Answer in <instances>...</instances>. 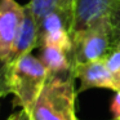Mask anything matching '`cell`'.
Masks as SVG:
<instances>
[{
	"mask_svg": "<svg viewBox=\"0 0 120 120\" xmlns=\"http://www.w3.org/2000/svg\"><path fill=\"white\" fill-rule=\"evenodd\" d=\"M105 62L114 79L116 92L120 90V44H114L105 56Z\"/></svg>",
	"mask_w": 120,
	"mask_h": 120,
	"instance_id": "11",
	"label": "cell"
},
{
	"mask_svg": "<svg viewBox=\"0 0 120 120\" xmlns=\"http://www.w3.org/2000/svg\"><path fill=\"white\" fill-rule=\"evenodd\" d=\"M5 66L9 92L14 96L13 106L31 114L49 75L47 67L40 58L31 53L21 57L12 65Z\"/></svg>",
	"mask_w": 120,
	"mask_h": 120,
	"instance_id": "2",
	"label": "cell"
},
{
	"mask_svg": "<svg viewBox=\"0 0 120 120\" xmlns=\"http://www.w3.org/2000/svg\"><path fill=\"white\" fill-rule=\"evenodd\" d=\"M107 21H109L110 29H111L112 43L120 44V0L114 1V4L111 5Z\"/></svg>",
	"mask_w": 120,
	"mask_h": 120,
	"instance_id": "12",
	"label": "cell"
},
{
	"mask_svg": "<svg viewBox=\"0 0 120 120\" xmlns=\"http://www.w3.org/2000/svg\"><path fill=\"white\" fill-rule=\"evenodd\" d=\"M52 45L71 53V25L61 9L45 16L39 22V47Z\"/></svg>",
	"mask_w": 120,
	"mask_h": 120,
	"instance_id": "5",
	"label": "cell"
},
{
	"mask_svg": "<svg viewBox=\"0 0 120 120\" xmlns=\"http://www.w3.org/2000/svg\"><path fill=\"white\" fill-rule=\"evenodd\" d=\"M110 109H111V112L114 115V117L120 119V90L115 92V96L112 97Z\"/></svg>",
	"mask_w": 120,
	"mask_h": 120,
	"instance_id": "15",
	"label": "cell"
},
{
	"mask_svg": "<svg viewBox=\"0 0 120 120\" xmlns=\"http://www.w3.org/2000/svg\"><path fill=\"white\" fill-rule=\"evenodd\" d=\"M38 47H39V25H38L36 19L34 18V16L31 14V12L29 11L27 5L25 4V17L22 21L21 29L18 31L11 54L5 61H3V63L8 66L12 65L21 57L30 54L32 49Z\"/></svg>",
	"mask_w": 120,
	"mask_h": 120,
	"instance_id": "8",
	"label": "cell"
},
{
	"mask_svg": "<svg viewBox=\"0 0 120 120\" xmlns=\"http://www.w3.org/2000/svg\"><path fill=\"white\" fill-rule=\"evenodd\" d=\"M11 93L8 86V79H7V66L0 62V98L8 96Z\"/></svg>",
	"mask_w": 120,
	"mask_h": 120,
	"instance_id": "13",
	"label": "cell"
},
{
	"mask_svg": "<svg viewBox=\"0 0 120 120\" xmlns=\"http://www.w3.org/2000/svg\"><path fill=\"white\" fill-rule=\"evenodd\" d=\"M72 74L75 79H79V81H80L78 93L85 92L92 88L111 89V90L116 92L114 79L107 68L105 60H97L84 63H74Z\"/></svg>",
	"mask_w": 120,
	"mask_h": 120,
	"instance_id": "6",
	"label": "cell"
},
{
	"mask_svg": "<svg viewBox=\"0 0 120 120\" xmlns=\"http://www.w3.org/2000/svg\"><path fill=\"white\" fill-rule=\"evenodd\" d=\"M25 17V5L16 0H0V61L9 57Z\"/></svg>",
	"mask_w": 120,
	"mask_h": 120,
	"instance_id": "4",
	"label": "cell"
},
{
	"mask_svg": "<svg viewBox=\"0 0 120 120\" xmlns=\"http://www.w3.org/2000/svg\"><path fill=\"white\" fill-rule=\"evenodd\" d=\"M71 38H72V49H71L72 63H84L103 60L114 44L109 21L101 22L80 31H75Z\"/></svg>",
	"mask_w": 120,
	"mask_h": 120,
	"instance_id": "3",
	"label": "cell"
},
{
	"mask_svg": "<svg viewBox=\"0 0 120 120\" xmlns=\"http://www.w3.org/2000/svg\"><path fill=\"white\" fill-rule=\"evenodd\" d=\"M7 120H32V116L29 111L21 109L17 112H13L12 115H9V116L7 117Z\"/></svg>",
	"mask_w": 120,
	"mask_h": 120,
	"instance_id": "16",
	"label": "cell"
},
{
	"mask_svg": "<svg viewBox=\"0 0 120 120\" xmlns=\"http://www.w3.org/2000/svg\"><path fill=\"white\" fill-rule=\"evenodd\" d=\"M40 61L47 67L49 74H66L72 71V58L71 53L52 45L40 47Z\"/></svg>",
	"mask_w": 120,
	"mask_h": 120,
	"instance_id": "9",
	"label": "cell"
},
{
	"mask_svg": "<svg viewBox=\"0 0 120 120\" xmlns=\"http://www.w3.org/2000/svg\"><path fill=\"white\" fill-rule=\"evenodd\" d=\"M26 5L29 8V11L31 12V14L34 16V18L36 19L38 25L49 13L58 11V9L62 11L61 0H30Z\"/></svg>",
	"mask_w": 120,
	"mask_h": 120,
	"instance_id": "10",
	"label": "cell"
},
{
	"mask_svg": "<svg viewBox=\"0 0 120 120\" xmlns=\"http://www.w3.org/2000/svg\"><path fill=\"white\" fill-rule=\"evenodd\" d=\"M76 96L72 71L49 74L31 111L32 120H80L75 109Z\"/></svg>",
	"mask_w": 120,
	"mask_h": 120,
	"instance_id": "1",
	"label": "cell"
},
{
	"mask_svg": "<svg viewBox=\"0 0 120 120\" xmlns=\"http://www.w3.org/2000/svg\"><path fill=\"white\" fill-rule=\"evenodd\" d=\"M111 120H120V119H117V117H114V119H111Z\"/></svg>",
	"mask_w": 120,
	"mask_h": 120,
	"instance_id": "17",
	"label": "cell"
},
{
	"mask_svg": "<svg viewBox=\"0 0 120 120\" xmlns=\"http://www.w3.org/2000/svg\"><path fill=\"white\" fill-rule=\"evenodd\" d=\"M114 1L116 0H75L71 35L107 21Z\"/></svg>",
	"mask_w": 120,
	"mask_h": 120,
	"instance_id": "7",
	"label": "cell"
},
{
	"mask_svg": "<svg viewBox=\"0 0 120 120\" xmlns=\"http://www.w3.org/2000/svg\"><path fill=\"white\" fill-rule=\"evenodd\" d=\"M74 3H75V0H61V8H62V12L68 18L71 27H72V19H74Z\"/></svg>",
	"mask_w": 120,
	"mask_h": 120,
	"instance_id": "14",
	"label": "cell"
}]
</instances>
